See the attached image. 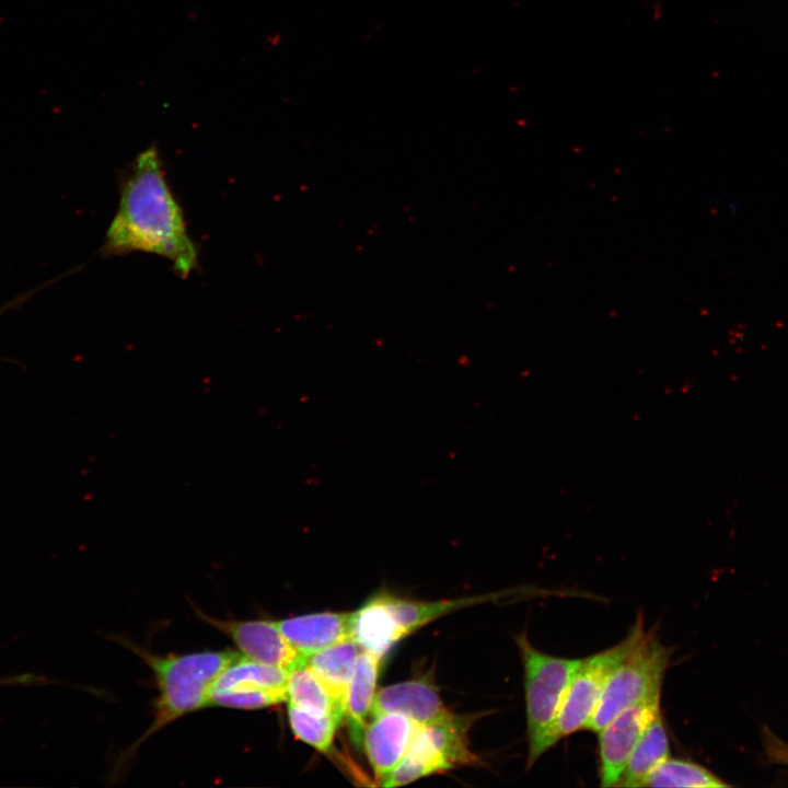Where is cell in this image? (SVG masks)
I'll list each match as a JSON object with an SVG mask.
<instances>
[{"label":"cell","instance_id":"15","mask_svg":"<svg viewBox=\"0 0 788 788\" xmlns=\"http://www.w3.org/2000/svg\"><path fill=\"white\" fill-rule=\"evenodd\" d=\"M508 593L509 592H498L441 601H417L398 598L386 592L380 593V595L395 623L406 637L407 635L418 630L424 625L433 622L445 614L474 604L491 601L496 598L507 596Z\"/></svg>","mask_w":788,"mask_h":788},{"label":"cell","instance_id":"18","mask_svg":"<svg viewBox=\"0 0 788 788\" xmlns=\"http://www.w3.org/2000/svg\"><path fill=\"white\" fill-rule=\"evenodd\" d=\"M287 702L316 715L345 718V708L328 692L305 661L290 670Z\"/></svg>","mask_w":788,"mask_h":788},{"label":"cell","instance_id":"17","mask_svg":"<svg viewBox=\"0 0 788 788\" xmlns=\"http://www.w3.org/2000/svg\"><path fill=\"white\" fill-rule=\"evenodd\" d=\"M669 757V735L661 712H659L648 725L633 750L617 786L641 787L647 775Z\"/></svg>","mask_w":788,"mask_h":788},{"label":"cell","instance_id":"4","mask_svg":"<svg viewBox=\"0 0 788 788\" xmlns=\"http://www.w3.org/2000/svg\"><path fill=\"white\" fill-rule=\"evenodd\" d=\"M672 652L654 631L645 630L609 676L587 729L599 732L626 708L660 696Z\"/></svg>","mask_w":788,"mask_h":788},{"label":"cell","instance_id":"11","mask_svg":"<svg viewBox=\"0 0 788 788\" xmlns=\"http://www.w3.org/2000/svg\"><path fill=\"white\" fill-rule=\"evenodd\" d=\"M389 712H401L425 726L444 717L450 710L431 676L426 674L376 691L371 716Z\"/></svg>","mask_w":788,"mask_h":788},{"label":"cell","instance_id":"7","mask_svg":"<svg viewBox=\"0 0 788 788\" xmlns=\"http://www.w3.org/2000/svg\"><path fill=\"white\" fill-rule=\"evenodd\" d=\"M290 670L240 654L217 677L209 704L235 709H263L287 702Z\"/></svg>","mask_w":788,"mask_h":788},{"label":"cell","instance_id":"5","mask_svg":"<svg viewBox=\"0 0 788 788\" xmlns=\"http://www.w3.org/2000/svg\"><path fill=\"white\" fill-rule=\"evenodd\" d=\"M475 717L448 712L422 726L406 755L382 780V787H398L462 765L480 764L471 750L468 731Z\"/></svg>","mask_w":788,"mask_h":788},{"label":"cell","instance_id":"6","mask_svg":"<svg viewBox=\"0 0 788 788\" xmlns=\"http://www.w3.org/2000/svg\"><path fill=\"white\" fill-rule=\"evenodd\" d=\"M644 631V621L641 614H639L635 625L624 640L606 650L581 659L556 719L554 731L556 743L567 735L587 729L609 676L638 641Z\"/></svg>","mask_w":788,"mask_h":788},{"label":"cell","instance_id":"14","mask_svg":"<svg viewBox=\"0 0 788 788\" xmlns=\"http://www.w3.org/2000/svg\"><path fill=\"white\" fill-rule=\"evenodd\" d=\"M380 661L381 659L375 656L361 650L347 690L345 718L348 722L349 738L358 750H362L367 717L376 693Z\"/></svg>","mask_w":788,"mask_h":788},{"label":"cell","instance_id":"16","mask_svg":"<svg viewBox=\"0 0 788 788\" xmlns=\"http://www.w3.org/2000/svg\"><path fill=\"white\" fill-rule=\"evenodd\" d=\"M360 651L359 646L348 636L305 659L306 664L344 708Z\"/></svg>","mask_w":788,"mask_h":788},{"label":"cell","instance_id":"9","mask_svg":"<svg viewBox=\"0 0 788 788\" xmlns=\"http://www.w3.org/2000/svg\"><path fill=\"white\" fill-rule=\"evenodd\" d=\"M206 623L230 637L241 650V654L251 660L291 670L305 661L288 642L277 622L218 619L196 610Z\"/></svg>","mask_w":788,"mask_h":788},{"label":"cell","instance_id":"19","mask_svg":"<svg viewBox=\"0 0 788 788\" xmlns=\"http://www.w3.org/2000/svg\"><path fill=\"white\" fill-rule=\"evenodd\" d=\"M708 768L685 760L667 758L644 779L641 787H728Z\"/></svg>","mask_w":788,"mask_h":788},{"label":"cell","instance_id":"12","mask_svg":"<svg viewBox=\"0 0 788 788\" xmlns=\"http://www.w3.org/2000/svg\"><path fill=\"white\" fill-rule=\"evenodd\" d=\"M350 614L313 613L277 621V625L288 642L306 659L349 636Z\"/></svg>","mask_w":788,"mask_h":788},{"label":"cell","instance_id":"1","mask_svg":"<svg viewBox=\"0 0 788 788\" xmlns=\"http://www.w3.org/2000/svg\"><path fill=\"white\" fill-rule=\"evenodd\" d=\"M137 251L166 258L182 278L198 265L197 247L155 146L140 152L124 176L118 207L102 247L106 256Z\"/></svg>","mask_w":788,"mask_h":788},{"label":"cell","instance_id":"8","mask_svg":"<svg viewBox=\"0 0 788 788\" xmlns=\"http://www.w3.org/2000/svg\"><path fill=\"white\" fill-rule=\"evenodd\" d=\"M659 712L660 696L652 697L626 708L598 732L601 786H617L633 750Z\"/></svg>","mask_w":788,"mask_h":788},{"label":"cell","instance_id":"2","mask_svg":"<svg viewBox=\"0 0 788 788\" xmlns=\"http://www.w3.org/2000/svg\"><path fill=\"white\" fill-rule=\"evenodd\" d=\"M152 670L159 695L154 717L146 732L130 746L134 753L146 740L195 710L209 706L210 692L219 674L241 653L233 650L200 651L186 654H155L121 640Z\"/></svg>","mask_w":788,"mask_h":788},{"label":"cell","instance_id":"13","mask_svg":"<svg viewBox=\"0 0 788 788\" xmlns=\"http://www.w3.org/2000/svg\"><path fill=\"white\" fill-rule=\"evenodd\" d=\"M349 636L362 651L379 659L405 637L380 593L350 614Z\"/></svg>","mask_w":788,"mask_h":788},{"label":"cell","instance_id":"21","mask_svg":"<svg viewBox=\"0 0 788 788\" xmlns=\"http://www.w3.org/2000/svg\"><path fill=\"white\" fill-rule=\"evenodd\" d=\"M787 752H788V749H787ZM781 756H783V758H781V761H780V762H781V763H787V764H788V753H786V751H783V754H781Z\"/></svg>","mask_w":788,"mask_h":788},{"label":"cell","instance_id":"10","mask_svg":"<svg viewBox=\"0 0 788 788\" xmlns=\"http://www.w3.org/2000/svg\"><path fill=\"white\" fill-rule=\"evenodd\" d=\"M422 725L401 712L372 717L362 749L376 779L386 777L403 760Z\"/></svg>","mask_w":788,"mask_h":788},{"label":"cell","instance_id":"20","mask_svg":"<svg viewBox=\"0 0 788 788\" xmlns=\"http://www.w3.org/2000/svg\"><path fill=\"white\" fill-rule=\"evenodd\" d=\"M288 721L297 739L323 754H329L341 719L332 715H316L288 704Z\"/></svg>","mask_w":788,"mask_h":788},{"label":"cell","instance_id":"3","mask_svg":"<svg viewBox=\"0 0 788 788\" xmlns=\"http://www.w3.org/2000/svg\"><path fill=\"white\" fill-rule=\"evenodd\" d=\"M524 670L528 768L556 744V719L581 659L559 658L536 649L525 633L514 638Z\"/></svg>","mask_w":788,"mask_h":788},{"label":"cell","instance_id":"22","mask_svg":"<svg viewBox=\"0 0 788 788\" xmlns=\"http://www.w3.org/2000/svg\"><path fill=\"white\" fill-rule=\"evenodd\" d=\"M7 309H9L8 305H5L4 308H1V309H0V314H1L4 310H7Z\"/></svg>","mask_w":788,"mask_h":788}]
</instances>
